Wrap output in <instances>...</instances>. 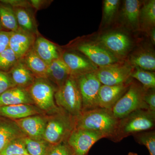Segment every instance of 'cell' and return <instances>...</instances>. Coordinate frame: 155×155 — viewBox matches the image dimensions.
Wrapping results in <instances>:
<instances>
[{
    "instance_id": "obj_39",
    "label": "cell",
    "mask_w": 155,
    "mask_h": 155,
    "mask_svg": "<svg viewBox=\"0 0 155 155\" xmlns=\"http://www.w3.org/2000/svg\"><path fill=\"white\" fill-rule=\"evenodd\" d=\"M5 30L3 28L2 25V22H1V20H0V31H1Z\"/></svg>"
},
{
    "instance_id": "obj_24",
    "label": "cell",
    "mask_w": 155,
    "mask_h": 155,
    "mask_svg": "<svg viewBox=\"0 0 155 155\" xmlns=\"http://www.w3.org/2000/svg\"><path fill=\"white\" fill-rule=\"evenodd\" d=\"M130 63L132 67L147 71H155L154 54L150 50L143 49L137 51L131 55Z\"/></svg>"
},
{
    "instance_id": "obj_23",
    "label": "cell",
    "mask_w": 155,
    "mask_h": 155,
    "mask_svg": "<svg viewBox=\"0 0 155 155\" xmlns=\"http://www.w3.org/2000/svg\"><path fill=\"white\" fill-rule=\"evenodd\" d=\"M21 60L35 78H47L48 65L36 54L33 48Z\"/></svg>"
},
{
    "instance_id": "obj_5",
    "label": "cell",
    "mask_w": 155,
    "mask_h": 155,
    "mask_svg": "<svg viewBox=\"0 0 155 155\" xmlns=\"http://www.w3.org/2000/svg\"><path fill=\"white\" fill-rule=\"evenodd\" d=\"M54 99L58 107L73 117L76 118L82 112L81 94L76 79L71 75L64 85L58 88Z\"/></svg>"
},
{
    "instance_id": "obj_16",
    "label": "cell",
    "mask_w": 155,
    "mask_h": 155,
    "mask_svg": "<svg viewBox=\"0 0 155 155\" xmlns=\"http://www.w3.org/2000/svg\"><path fill=\"white\" fill-rule=\"evenodd\" d=\"M26 137L15 120L0 116V153L11 140Z\"/></svg>"
},
{
    "instance_id": "obj_9",
    "label": "cell",
    "mask_w": 155,
    "mask_h": 155,
    "mask_svg": "<svg viewBox=\"0 0 155 155\" xmlns=\"http://www.w3.org/2000/svg\"><path fill=\"white\" fill-rule=\"evenodd\" d=\"M132 72L130 64L117 63L98 68L95 73L102 84L114 86L127 83Z\"/></svg>"
},
{
    "instance_id": "obj_31",
    "label": "cell",
    "mask_w": 155,
    "mask_h": 155,
    "mask_svg": "<svg viewBox=\"0 0 155 155\" xmlns=\"http://www.w3.org/2000/svg\"><path fill=\"white\" fill-rule=\"evenodd\" d=\"M136 141L143 145L148 150L150 155H155V131L151 130L142 131L133 135Z\"/></svg>"
},
{
    "instance_id": "obj_3",
    "label": "cell",
    "mask_w": 155,
    "mask_h": 155,
    "mask_svg": "<svg viewBox=\"0 0 155 155\" xmlns=\"http://www.w3.org/2000/svg\"><path fill=\"white\" fill-rule=\"evenodd\" d=\"M43 138L51 145L67 142L75 127V117L60 108L58 112L47 115Z\"/></svg>"
},
{
    "instance_id": "obj_20",
    "label": "cell",
    "mask_w": 155,
    "mask_h": 155,
    "mask_svg": "<svg viewBox=\"0 0 155 155\" xmlns=\"http://www.w3.org/2000/svg\"><path fill=\"white\" fill-rule=\"evenodd\" d=\"M15 86L28 89L33 84L35 76L21 59L8 72Z\"/></svg>"
},
{
    "instance_id": "obj_37",
    "label": "cell",
    "mask_w": 155,
    "mask_h": 155,
    "mask_svg": "<svg viewBox=\"0 0 155 155\" xmlns=\"http://www.w3.org/2000/svg\"><path fill=\"white\" fill-rule=\"evenodd\" d=\"M11 32L5 30L0 31V53L9 48Z\"/></svg>"
},
{
    "instance_id": "obj_40",
    "label": "cell",
    "mask_w": 155,
    "mask_h": 155,
    "mask_svg": "<svg viewBox=\"0 0 155 155\" xmlns=\"http://www.w3.org/2000/svg\"><path fill=\"white\" fill-rule=\"evenodd\" d=\"M128 155H138L137 154L135 153H129Z\"/></svg>"
},
{
    "instance_id": "obj_30",
    "label": "cell",
    "mask_w": 155,
    "mask_h": 155,
    "mask_svg": "<svg viewBox=\"0 0 155 155\" xmlns=\"http://www.w3.org/2000/svg\"><path fill=\"white\" fill-rule=\"evenodd\" d=\"M25 137L11 140L0 153V155H29L26 149Z\"/></svg>"
},
{
    "instance_id": "obj_11",
    "label": "cell",
    "mask_w": 155,
    "mask_h": 155,
    "mask_svg": "<svg viewBox=\"0 0 155 155\" xmlns=\"http://www.w3.org/2000/svg\"><path fill=\"white\" fill-rule=\"evenodd\" d=\"M77 49L87 57L97 67H106L118 63L119 59L101 45L84 43L78 46Z\"/></svg>"
},
{
    "instance_id": "obj_33",
    "label": "cell",
    "mask_w": 155,
    "mask_h": 155,
    "mask_svg": "<svg viewBox=\"0 0 155 155\" xmlns=\"http://www.w3.org/2000/svg\"><path fill=\"white\" fill-rule=\"evenodd\" d=\"M119 0H105L104 2L103 17L105 22H110L116 14L118 7Z\"/></svg>"
},
{
    "instance_id": "obj_38",
    "label": "cell",
    "mask_w": 155,
    "mask_h": 155,
    "mask_svg": "<svg viewBox=\"0 0 155 155\" xmlns=\"http://www.w3.org/2000/svg\"><path fill=\"white\" fill-rule=\"evenodd\" d=\"M150 36L151 39L154 45L155 43V28H152L150 32Z\"/></svg>"
},
{
    "instance_id": "obj_27",
    "label": "cell",
    "mask_w": 155,
    "mask_h": 155,
    "mask_svg": "<svg viewBox=\"0 0 155 155\" xmlns=\"http://www.w3.org/2000/svg\"><path fill=\"white\" fill-rule=\"evenodd\" d=\"M25 147L29 155H48L53 145L43 138H24Z\"/></svg>"
},
{
    "instance_id": "obj_13",
    "label": "cell",
    "mask_w": 155,
    "mask_h": 155,
    "mask_svg": "<svg viewBox=\"0 0 155 155\" xmlns=\"http://www.w3.org/2000/svg\"><path fill=\"white\" fill-rule=\"evenodd\" d=\"M130 83L114 86L102 84L99 92L98 107L112 110L128 89Z\"/></svg>"
},
{
    "instance_id": "obj_26",
    "label": "cell",
    "mask_w": 155,
    "mask_h": 155,
    "mask_svg": "<svg viewBox=\"0 0 155 155\" xmlns=\"http://www.w3.org/2000/svg\"><path fill=\"white\" fill-rule=\"evenodd\" d=\"M0 20L5 31L13 32L19 28L14 8L5 1H0Z\"/></svg>"
},
{
    "instance_id": "obj_12",
    "label": "cell",
    "mask_w": 155,
    "mask_h": 155,
    "mask_svg": "<svg viewBox=\"0 0 155 155\" xmlns=\"http://www.w3.org/2000/svg\"><path fill=\"white\" fill-rule=\"evenodd\" d=\"M61 58L69 69L70 75L75 78L95 72L98 69L88 58L76 53L67 52Z\"/></svg>"
},
{
    "instance_id": "obj_2",
    "label": "cell",
    "mask_w": 155,
    "mask_h": 155,
    "mask_svg": "<svg viewBox=\"0 0 155 155\" xmlns=\"http://www.w3.org/2000/svg\"><path fill=\"white\" fill-rule=\"evenodd\" d=\"M155 125V113L149 110H137L119 119L116 132L110 140L121 141L129 136L153 130Z\"/></svg>"
},
{
    "instance_id": "obj_29",
    "label": "cell",
    "mask_w": 155,
    "mask_h": 155,
    "mask_svg": "<svg viewBox=\"0 0 155 155\" xmlns=\"http://www.w3.org/2000/svg\"><path fill=\"white\" fill-rule=\"evenodd\" d=\"M136 68L135 71H133L131 73V77L135 78L140 82L145 90L155 88V73L139 68Z\"/></svg>"
},
{
    "instance_id": "obj_19",
    "label": "cell",
    "mask_w": 155,
    "mask_h": 155,
    "mask_svg": "<svg viewBox=\"0 0 155 155\" xmlns=\"http://www.w3.org/2000/svg\"><path fill=\"white\" fill-rule=\"evenodd\" d=\"M35 52L48 65L61 58L56 45L41 36H38L34 44Z\"/></svg>"
},
{
    "instance_id": "obj_6",
    "label": "cell",
    "mask_w": 155,
    "mask_h": 155,
    "mask_svg": "<svg viewBox=\"0 0 155 155\" xmlns=\"http://www.w3.org/2000/svg\"><path fill=\"white\" fill-rule=\"evenodd\" d=\"M145 91L143 86L138 84L130 83L125 94L112 109L114 116L120 119L137 110H149L144 101Z\"/></svg>"
},
{
    "instance_id": "obj_4",
    "label": "cell",
    "mask_w": 155,
    "mask_h": 155,
    "mask_svg": "<svg viewBox=\"0 0 155 155\" xmlns=\"http://www.w3.org/2000/svg\"><path fill=\"white\" fill-rule=\"evenodd\" d=\"M58 87L47 78H35L27 89L35 105L46 115L60 110L56 105L54 95Z\"/></svg>"
},
{
    "instance_id": "obj_21",
    "label": "cell",
    "mask_w": 155,
    "mask_h": 155,
    "mask_svg": "<svg viewBox=\"0 0 155 155\" xmlns=\"http://www.w3.org/2000/svg\"><path fill=\"white\" fill-rule=\"evenodd\" d=\"M70 76L69 69L61 58L48 65L47 78L58 88L64 85Z\"/></svg>"
},
{
    "instance_id": "obj_34",
    "label": "cell",
    "mask_w": 155,
    "mask_h": 155,
    "mask_svg": "<svg viewBox=\"0 0 155 155\" xmlns=\"http://www.w3.org/2000/svg\"><path fill=\"white\" fill-rule=\"evenodd\" d=\"M48 155H73L66 142L53 145Z\"/></svg>"
},
{
    "instance_id": "obj_25",
    "label": "cell",
    "mask_w": 155,
    "mask_h": 155,
    "mask_svg": "<svg viewBox=\"0 0 155 155\" xmlns=\"http://www.w3.org/2000/svg\"><path fill=\"white\" fill-rule=\"evenodd\" d=\"M19 28L36 35L37 29L32 13L25 7H13Z\"/></svg>"
},
{
    "instance_id": "obj_8",
    "label": "cell",
    "mask_w": 155,
    "mask_h": 155,
    "mask_svg": "<svg viewBox=\"0 0 155 155\" xmlns=\"http://www.w3.org/2000/svg\"><path fill=\"white\" fill-rule=\"evenodd\" d=\"M103 138L105 136L100 132L75 127L66 142L73 155H87L93 145Z\"/></svg>"
},
{
    "instance_id": "obj_1",
    "label": "cell",
    "mask_w": 155,
    "mask_h": 155,
    "mask_svg": "<svg viewBox=\"0 0 155 155\" xmlns=\"http://www.w3.org/2000/svg\"><path fill=\"white\" fill-rule=\"evenodd\" d=\"M119 122L112 110L98 107L83 111L76 117L75 127L100 132L110 140Z\"/></svg>"
},
{
    "instance_id": "obj_15",
    "label": "cell",
    "mask_w": 155,
    "mask_h": 155,
    "mask_svg": "<svg viewBox=\"0 0 155 155\" xmlns=\"http://www.w3.org/2000/svg\"><path fill=\"white\" fill-rule=\"evenodd\" d=\"M36 38V35L19 28L17 31H11L9 48L20 60L33 48Z\"/></svg>"
},
{
    "instance_id": "obj_14",
    "label": "cell",
    "mask_w": 155,
    "mask_h": 155,
    "mask_svg": "<svg viewBox=\"0 0 155 155\" xmlns=\"http://www.w3.org/2000/svg\"><path fill=\"white\" fill-rule=\"evenodd\" d=\"M47 118L46 114H39L15 121L27 137L33 139H41L43 138Z\"/></svg>"
},
{
    "instance_id": "obj_18",
    "label": "cell",
    "mask_w": 155,
    "mask_h": 155,
    "mask_svg": "<svg viewBox=\"0 0 155 155\" xmlns=\"http://www.w3.org/2000/svg\"><path fill=\"white\" fill-rule=\"evenodd\" d=\"M42 114H45L34 104H22L0 107V116L14 120Z\"/></svg>"
},
{
    "instance_id": "obj_10",
    "label": "cell",
    "mask_w": 155,
    "mask_h": 155,
    "mask_svg": "<svg viewBox=\"0 0 155 155\" xmlns=\"http://www.w3.org/2000/svg\"><path fill=\"white\" fill-rule=\"evenodd\" d=\"M99 41L101 45L118 59L127 55L131 48L130 38L122 32L106 34L100 37Z\"/></svg>"
},
{
    "instance_id": "obj_7",
    "label": "cell",
    "mask_w": 155,
    "mask_h": 155,
    "mask_svg": "<svg viewBox=\"0 0 155 155\" xmlns=\"http://www.w3.org/2000/svg\"><path fill=\"white\" fill-rule=\"evenodd\" d=\"M75 78L82 98V112L98 108L99 92L102 84L95 72Z\"/></svg>"
},
{
    "instance_id": "obj_28",
    "label": "cell",
    "mask_w": 155,
    "mask_h": 155,
    "mask_svg": "<svg viewBox=\"0 0 155 155\" xmlns=\"http://www.w3.org/2000/svg\"><path fill=\"white\" fill-rule=\"evenodd\" d=\"M143 27L151 29L155 25V1L146 2L140 10V22Z\"/></svg>"
},
{
    "instance_id": "obj_36",
    "label": "cell",
    "mask_w": 155,
    "mask_h": 155,
    "mask_svg": "<svg viewBox=\"0 0 155 155\" xmlns=\"http://www.w3.org/2000/svg\"><path fill=\"white\" fill-rule=\"evenodd\" d=\"M144 101L148 107L149 110L155 113V88L146 91L144 94Z\"/></svg>"
},
{
    "instance_id": "obj_17",
    "label": "cell",
    "mask_w": 155,
    "mask_h": 155,
    "mask_svg": "<svg viewBox=\"0 0 155 155\" xmlns=\"http://www.w3.org/2000/svg\"><path fill=\"white\" fill-rule=\"evenodd\" d=\"M22 104L35 105L27 89L15 86L0 95V107Z\"/></svg>"
},
{
    "instance_id": "obj_35",
    "label": "cell",
    "mask_w": 155,
    "mask_h": 155,
    "mask_svg": "<svg viewBox=\"0 0 155 155\" xmlns=\"http://www.w3.org/2000/svg\"><path fill=\"white\" fill-rule=\"evenodd\" d=\"M15 86L8 73L0 71V95Z\"/></svg>"
},
{
    "instance_id": "obj_32",
    "label": "cell",
    "mask_w": 155,
    "mask_h": 155,
    "mask_svg": "<svg viewBox=\"0 0 155 155\" xmlns=\"http://www.w3.org/2000/svg\"><path fill=\"white\" fill-rule=\"evenodd\" d=\"M19 60L13 51L8 48L0 53V71L8 72Z\"/></svg>"
},
{
    "instance_id": "obj_22",
    "label": "cell",
    "mask_w": 155,
    "mask_h": 155,
    "mask_svg": "<svg viewBox=\"0 0 155 155\" xmlns=\"http://www.w3.org/2000/svg\"><path fill=\"white\" fill-rule=\"evenodd\" d=\"M140 2L137 0H126L122 8V16L128 27L137 30L139 28Z\"/></svg>"
}]
</instances>
